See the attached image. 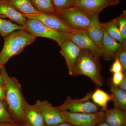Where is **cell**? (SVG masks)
Segmentation results:
<instances>
[{"label":"cell","instance_id":"cell-19","mask_svg":"<svg viewBox=\"0 0 126 126\" xmlns=\"http://www.w3.org/2000/svg\"><path fill=\"white\" fill-rule=\"evenodd\" d=\"M91 99L94 104L101 108V110L105 111L108 109L109 102L112 101V97L111 94L98 87L92 93Z\"/></svg>","mask_w":126,"mask_h":126},{"label":"cell","instance_id":"cell-4","mask_svg":"<svg viewBox=\"0 0 126 126\" xmlns=\"http://www.w3.org/2000/svg\"><path fill=\"white\" fill-rule=\"evenodd\" d=\"M55 14L68 26L77 31H86L90 25L92 16L78 6L57 11Z\"/></svg>","mask_w":126,"mask_h":126},{"label":"cell","instance_id":"cell-13","mask_svg":"<svg viewBox=\"0 0 126 126\" xmlns=\"http://www.w3.org/2000/svg\"><path fill=\"white\" fill-rule=\"evenodd\" d=\"M23 120L25 126H46L44 118L34 105L29 104L26 100L23 108Z\"/></svg>","mask_w":126,"mask_h":126},{"label":"cell","instance_id":"cell-35","mask_svg":"<svg viewBox=\"0 0 126 126\" xmlns=\"http://www.w3.org/2000/svg\"><path fill=\"white\" fill-rule=\"evenodd\" d=\"M96 126H111L109 125L108 124L106 123V122L103 121L98 124Z\"/></svg>","mask_w":126,"mask_h":126},{"label":"cell","instance_id":"cell-5","mask_svg":"<svg viewBox=\"0 0 126 126\" xmlns=\"http://www.w3.org/2000/svg\"><path fill=\"white\" fill-rule=\"evenodd\" d=\"M24 27L25 30L33 36L53 40L60 46L66 41L70 40L68 34L47 27L36 19L27 18Z\"/></svg>","mask_w":126,"mask_h":126},{"label":"cell","instance_id":"cell-1","mask_svg":"<svg viewBox=\"0 0 126 126\" xmlns=\"http://www.w3.org/2000/svg\"><path fill=\"white\" fill-rule=\"evenodd\" d=\"M0 68L5 80V100L9 115L14 123L24 126L23 108L26 99L22 92L21 85L16 78L9 76L5 66Z\"/></svg>","mask_w":126,"mask_h":126},{"label":"cell","instance_id":"cell-21","mask_svg":"<svg viewBox=\"0 0 126 126\" xmlns=\"http://www.w3.org/2000/svg\"><path fill=\"white\" fill-rule=\"evenodd\" d=\"M100 25L104 31L113 39L122 44H126L118 28L115 18L107 23L100 22Z\"/></svg>","mask_w":126,"mask_h":126},{"label":"cell","instance_id":"cell-27","mask_svg":"<svg viewBox=\"0 0 126 126\" xmlns=\"http://www.w3.org/2000/svg\"><path fill=\"white\" fill-rule=\"evenodd\" d=\"M115 58L119 60L123 67L124 73L126 74V43L122 44L121 47L115 53L113 59Z\"/></svg>","mask_w":126,"mask_h":126},{"label":"cell","instance_id":"cell-23","mask_svg":"<svg viewBox=\"0 0 126 126\" xmlns=\"http://www.w3.org/2000/svg\"><path fill=\"white\" fill-rule=\"evenodd\" d=\"M33 6L41 13L55 14L56 10L52 0H30Z\"/></svg>","mask_w":126,"mask_h":126},{"label":"cell","instance_id":"cell-26","mask_svg":"<svg viewBox=\"0 0 126 126\" xmlns=\"http://www.w3.org/2000/svg\"><path fill=\"white\" fill-rule=\"evenodd\" d=\"M7 110L5 100H0V123H13Z\"/></svg>","mask_w":126,"mask_h":126},{"label":"cell","instance_id":"cell-28","mask_svg":"<svg viewBox=\"0 0 126 126\" xmlns=\"http://www.w3.org/2000/svg\"><path fill=\"white\" fill-rule=\"evenodd\" d=\"M113 60L114 61L111 65L110 72L112 74L121 72H123L124 73L123 67L118 59L115 58Z\"/></svg>","mask_w":126,"mask_h":126},{"label":"cell","instance_id":"cell-34","mask_svg":"<svg viewBox=\"0 0 126 126\" xmlns=\"http://www.w3.org/2000/svg\"><path fill=\"white\" fill-rule=\"evenodd\" d=\"M5 84L4 79V77H3L2 74L1 73L0 74V86H3Z\"/></svg>","mask_w":126,"mask_h":126},{"label":"cell","instance_id":"cell-2","mask_svg":"<svg viewBox=\"0 0 126 126\" xmlns=\"http://www.w3.org/2000/svg\"><path fill=\"white\" fill-rule=\"evenodd\" d=\"M36 37L24 30L13 32L4 38V43L0 53V68L5 66L9 59L20 53L27 46L34 43Z\"/></svg>","mask_w":126,"mask_h":126},{"label":"cell","instance_id":"cell-12","mask_svg":"<svg viewBox=\"0 0 126 126\" xmlns=\"http://www.w3.org/2000/svg\"><path fill=\"white\" fill-rule=\"evenodd\" d=\"M119 2V0H77L76 6L92 15L99 14L105 8L117 5Z\"/></svg>","mask_w":126,"mask_h":126},{"label":"cell","instance_id":"cell-22","mask_svg":"<svg viewBox=\"0 0 126 126\" xmlns=\"http://www.w3.org/2000/svg\"><path fill=\"white\" fill-rule=\"evenodd\" d=\"M24 30V26L12 23L11 20L0 18V35L4 38L13 32Z\"/></svg>","mask_w":126,"mask_h":126},{"label":"cell","instance_id":"cell-16","mask_svg":"<svg viewBox=\"0 0 126 126\" xmlns=\"http://www.w3.org/2000/svg\"><path fill=\"white\" fill-rule=\"evenodd\" d=\"M98 16L99 14L92 15L90 25L86 31L91 40L101 49L104 31L100 26Z\"/></svg>","mask_w":126,"mask_h":126},{"label":"cell","instance_id":"cell-10","mask_svg":"<svg viewBox=\"0 0 126 126\" xmlns=\"http://www.w3.org/2000/svg\"><path fill=\"white\" fill-rule=\"evenodd\" d=\"M70 40L75 43L81 50L90 52L98 59L101 57V50L88 36L86 31H74L69 34Z\"/></svg>","mask_w":126,"mask_h":126},{"label":"cell","instance_id":"cell-29","mask_svg":"<svg viewBox=\"0 0 126 126\" xmlns=\"http://www.w3.org/2000/svg\"><path fill=\"white\" fill-rule=\"evenodd\" d=\"M126 76V74H125L123 72L113 74L112 77L110 81L113 85L118 86Z\"/></svg>","mask_w":126,"mask_h":126},{"label":"cell","instance_id":"cell-7","mask_svg":"<svg viewBox=\"0 0 126 126\" xmlns=\"http://www.w3.org/2000/svg\"><path fill=\"white\" fill-rule=\"evenodd\" d=\"M65 122L73 126H96L104 121V111L100 110L92 113H73L67 111H62Z\"/></svg>","mask_w":126,"mask_h":126},{"label":"cell","instance_id":"cell-20","mask_svg":"<svg viewBox=\"0 0 126 126\" xmlns=\"http://www.w3.org/2000/svg\"><path fill=\"white\" fill-rule=\"evenodd\" d=\"M17 11L23 15L40 13L33 6L30 0H7Z\"/></svg>","mask_w":126,"mask_h":126},{"label":"cell","instance_id":"cell-33","mask_svg":"<svg viewBox=\"0 0 126 126\" xmlns=\"http://www.w3.org/2000/svg\"><path fill=\"white\" fill-rule=\"evenodd\" d=\"M73 126L72 124L67 122H64L63 123H61L59 124H57L56 125H53V126Z\"/></svg>","mask_w":126,"mask_h":126},{"label":"cell","instance_id":"cell-15","mask_svg":"<svg viewBox=\"0 0 126 126\" xmlns=\"http://www.w3.org/2000/svg\"><path fill=\"white\" fill-rule=\"evenodd\" d=\"M122 45L121 43L113 39L104 31L101 48V57L104 60H111Z\"/></svg>","mask_w":126,"mask_h":126},{"label":"cell","instance_id":"cell-32","mask_svg":"<svg viewBox=\"0 0 126 126\" xmlns=\"http://www.w3.org/2000/svg\"><path fill=\"white\" fill-rule=\"evenodd\" d=\"M0 126H25L21 124L13 123H0Z\"/></svg>","mask_w":126,"mask_h":126},{"label":"cell","instance_id":"cell-8","mask_svg":"<svg viewBox=\"0 0 126 126\" xmlns=\"http://www.w3.org/2000/svg\"><path fill=\"white\" fill-rule=\"evenodd\" d=\"M40 112L46 126H53L64 122L62 111L54 107L47 100H37L34 104Z\"/></svg>","mask_w":126,"mask_h":126},{"label":"cell","instance_id":"cell-14","mask_svg":"<svg viewBox=\"0 0 126 126\" xmlns=\"http://www.w3.org/2000/svg\"><path fill=\"white\" fill-rule=\"evenodd\" d=\"M0 18H9L12 21L24 26L27 18L14 8L7 0H0Z\"/></svg>","mask_w":126,"mask_h":126},{"label":"cell","instance_id":"cell-9","mask_svg":"<svg viewBox=\"0 0 126 126\" xmlns=\"http://www.w3.org/2000/svg\"><path fill=\"white\" fill-rule=\"evenodd\" d=\"M23 15L27 18L38 20L46 26L53 29L68 34L74 31L55 14L40 13L34 15Z\"/></svg>","mask_w":126,"mask_h":126},{"label":"cell","instance_id":"cell-36","mask_svg":"<svg viewBox=\"0 0 126 126\" xmlns=\"http://www.w3.org/2000/svg\"><path fill=\"white\" fill-rule=\"evenodd\" d=\"M1 73V72L0 68V74Z\"/></svg>","mask_w":126,"mask_h":126},{"label":"cell","instance_id":"cell-37","mask_svg":"<svg viewBox=\"0 0 126 126\" xmlns=\"http://www.w3.org/2000/svg\"><path fill=\"white\" fill-rule=\"evenodd\" d=\"M126 126V124H125V125H124V126Z\"/></svg>","mask_w":126,"mask_h":126},{"label":"cell","instance_id":"cell-31","mask_svg":"<svg viewBox=\"0 0 126 126\" xmlns=\"http://www.w3.org/2000/svg\"><path fill=\"white\" fill-rule=\"evenodd\" d=\"M118 87L122 90L126 91V76L119 84Z\"/></svg>","mask_w":126,"mask_h":126},{"label":"cell","instance_id":"cell-25","mask_svg":"<svg viewBox=\"0 0 126 126\" xmlns=\"http://www.w3.org/2000/svg\"><path fill=\"white\" fill-rule=\"evenodd\" d=\"M57 11L62 10L76 6L77 0H52Z\"/></svg>","mask_w":126,"mask_h":126},{"label":"cell","instance_id":"cell-17","mask_svg":"<svg viewBox=\"0 0 126 126\" xmlns=\"http://www.w3.org/2000/svg\"><path fill=\"white\" fill-rule=\"evenodd\" d=\"M104 121L111 126H123L126 124V111L114 107L107 109Z\"/></svg>","mask_w":126,"mask_h":126},{"label":"cell","instance_id":"cell-3","mask_svg":"<svg viewBox=\"0 0 126 126\" xmlns=\"http://www.w3.org/2000/svg\"><path fill=\"white\" fill-rule=\"evenodd\" d=\"M100 59L94 57L88 51L81 50L74 66L73 76L84 75L90 78L98 87H102L104 79L101 74L102 66Z\"/></svg>","mask_w":126,"mask_h":126},{"label":"cell","instance_id":"cell-24","mask_svg":"<svg viewBox=\"0 0 126 126\" xmlns=\"http://www.w3.org/2000/svg\"><path fill=\"white\" fill-rule=\"evenodd\" d=\"M116 23L124 41L126 42V11L123 10L122 13L115 18Z\"/></svg>","mask_w":126,"mask_h":126},{"label":"cell","instance_id":"cell-30","mask_svg":"<svg viewBox=\"0 0 126 126\" xmlns=\"http://www.w3.org/2000/svg\"><path fill=\"white\" fill-rule=\"evenodd\" d=\"M5 93L6 87L5 84L3 86H0V100H5Z\"/></svg>","mask_w":126,"mask_h":126},{"label":"cell","instance_id":"cell-6","mask_svg":"<svg viewBox=\"0 0 126 126\" xmlns=\"http://www.w3.org/2000/svg\"><path fill=\"white\" fill-rule=\"evenodd\" d=\"M92 93V91H90L86 94L85 96L80 99H74L68 96L62 105L56 107L61 111H67L71 112L82 113L97 112L101 110L90 101Z\"/></svg>","mask_w":126,"mask_h":126},{"label":"cell","instance_id":"cell-18","mask_svg":"<svg viewBox=\"0 0 126 126\" xmlns=\"http://www.w3.org/2000/svg\"><path fill=\"white\" fill-rule=\"evenodd\" d=\"M108 85L111 93V95L114 107L126 111V91L113 85L110 81L108 82Z\"/></svg>","mask_w":126,"mask_h":126},{"label":"cell","instance_id":"cell-11","mask_svg":"<svg viewBox=\"0 0 126 126\" xmlns=\"http://www.w3.org/2000/svg\"><path fill=\"white\" fill-rule=\"evenodd\" d=\"M60 47V53L65 59L69 74L73 76L74 66L80 55L81 50L70 40L66 41Z\"/></svg>","mask_w":126,"mask_h":126}]
</instances>
